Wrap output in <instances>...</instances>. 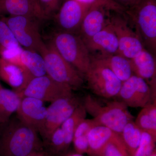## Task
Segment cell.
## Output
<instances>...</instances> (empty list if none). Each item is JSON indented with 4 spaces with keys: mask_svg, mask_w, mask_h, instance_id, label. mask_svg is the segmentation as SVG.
<instances>
[{
    "mask_svg": "<svg viewBox=\"0 0 156 156\" xmlns=\"http://www.w3.org/2000/svg\"><path fill=\"white\" fill-rule=\"evenodd\" d=\"M0 138V156H24L44 150L36 129L17 116L6 123Z\"/></svg>",
    "mask_w": 156,
    "mask_h": 156,
    "instance_id": "obj_1",
    "label": "cell"
},
{
    "mask_svg": "<svg viewBox=\"0 0 156 156\" xmlns=\"http://www.w3.org/2000/svg\"><path fill=\"white\" fill-rule=\"evenodd\" d=\"M83 104L87 113L92 116L98 125L108 127L119 135L126 124L134 118L128 107L119 100L108 101L102 104L92 95H88Z\"/></svg>",
    "mask_w": 156,
    "mask_h": 156,
    "instance_id": "obj_2",
    "label": "cell"
},
{
    "mask_svg": "<svg viewBox=\"0 0 156 156\" xmlns=\"http://www.w3.org/2000/svg\"><path fill=\"white\" fill-rule=\"evenodd\" d=\"M139 36L144 48L156 51V0H141L124 13Z\"/></svg>",
    "mask_w": 156,
    "mask_h": 156,
    "instance_id": "obj_3",
    "label": "cell"
},
{
    "mask_svg": "<svg viewBox=\"0 0 156 156\" xmlns=\"http://www.w3.org/2000/svg\"><path fill=\"white\" fill-rule=\"evenodd\" d=\"M52 44L63 58L84 76L90 67L91 55L78 34L59 31L54 34Z\"/></svg>",
    "mask_w": 156,
    "mask_h": 156,
    "instance_id": "obj_4",
    "label": "cell"
},
{
    "mask_svg": "<svg viewBox=\"0 0 156 156\" xmlns=\"http://www.w3.org/2000/svg\"><path fill=\"white\" fill-rule=\"evenodd\" d=\"M41 54L44 60L47 75L73 90L83 87L84 76L61 56L52 42L46 44Z\"/></svg>",
    "mask_w": 156,
    "mask_h": 156,
    "instance_id": "obj_5",
    "label": "cell"
},
{
    "mask_svg": "<svg viewBox=\"0 0 156 156\" xmlns=\"http://www.w3.org/2000/svg\"><path fill=\"white\" fill-rule=\"evenodd\" d=\"M2 17L21 47L41 54L46 45L40 34L39 20H41L27 16Z\"/></svg>",
    "mask_w": 156,
    "mask_h": 156,
    "instance_id": "obj_6",
    "label": "cell"
},
{
    "mask_svg": "<svg viewBox=\"0 0 156 156\" xmlns=\"http://www.w3.org/2000/svg\"><path fill=\"white\" fill-rule=\"evenodd\" d=\"M84 76L88 87L95 95L108 99L118 96L122 82L92 56L90 67Z\"/></svg>",
    "mask_w": 156,
    "mask_h": 156,
    "instance_id": "obj_7",
    "label": "cell"
},
{
    "mask_svg": "<svg viewBox=\"0 0 156 156\" xmlns=\"http://www.w3.org/2000/svg\"><path fill=\"white\" fill-rule=\"evenodd\" d=\"M110 22L118 39L116 54L131 59L144 48L141 40L124 13L111 16Z\"/></svg>",
    "mask_w": 156,
    "mask_h": 156,
    "instance_id": "obj_8",
    "label": "cell"
},
{
    "mask_svg": "<svg viewBox=\"0 0 156 156\" xmlns=\"http://www.w3.org/2000/svg\"><path fill=\"white\" fill-rule=\"evenodd\" d=\"M18 93L21 97H32L51 103L73 94L70 87L56 82L47 75L32 79L25 89Z\"/></svg>",
    "mask_w": 156,
    "mask_h": 156,
    "instance_id": "obj_9",
    "label": "cell"
},
{
    "mask_svg": "<svg viewBox=\"0 0 156 156\" xmlns=\"http://www.w3.org/2000/svg\"><path fill=\"white\" fill-rule=\"evenodd\" d=\"M82 102L80 98L73 94L52 102L47 108L44 122L39 132L42 137L48 141L53 132L61 127Z\"/></svg>",
    "mask_w": 156,
    "mask_h": 156,
    "instance_id": "obj_10",
    "label": "cell"
},
{
    "mask_svg": "<svg viewBox=\"0 0 156 156\" xmlns=\"http://www.w3.org/2000/svg\"><path fill=\"white\" fill-rule=\"evenodd\" d=\"M128 107L143 108L153 99L156 101L149 84L142 78L133 75L123 82L118 96Z\"/></svg>",
    "mask_w": 156,
    "mask_h": 156,
    "instance_id": "obj_11",
    "label": "cell"
},
{
    "mask_svg": "<svg viewBox=\"0 0 156 156\" xmlns=\"http://www.w3.org/2000/svg\"><path fill=\"white\" fill-rule=\"evenodd\" d=\"M91 5L75 0H66L55 15L60 31L79 34L83 20Z\"/></svg>",
    "mask_w": 156,
    "mask_h": 156,
    "instance_id": "obj_12",
    "label": "cell"
},
{
    "mask_svg": "<svg viewBox=\"0 0 156 156\" xmlns=\"http://www.w3.org/2000/svg\"><path fill=\"white\" fill-rule=\"evenodd\" d=\"M16 113L18 119L39 132L44 122L47 108L42 101L32 97H22Z\"/></svg>",
    "mask_w": 156,
    "mask_h": 156,
    "instance_id": "obj_13",
    "label": "cell"
},
{
    "mask_svg": "<svg viewBox=\"0 0 156 156\" xmlns=\"http://www.w3.org/2000/svg\"><path fill=\"white\" fill-rule=\"evenodd\" d=\"M90 54L108 55L118 52V39L111 22L103 29L89 38L83 40Z\"/></svg>",
    "mask_w": 156,
    "mask_h": 156,
    "instance_id": "obj_14",
    "label": "cell"
},
{
    "mask_svg": "<svg viewBox=\"0 0 156 156\" xmlns=\"http://www.w3.org/2000/svg\"><path fill=\"white\" fill-rule=\"evenodd\" d=\"M109 9L99 5L91 6L83 20L79 35L83 40L97 34L110 22Z\"/></svg>",
    "mask_w": 156,
    "mask_h": 156,
    "instance_id": "obj_15",
    "label": "cell"
},
{
    "mask_svg": "<svg viewBox=\"0 0 156 156\" xmlns=\"http://www.w3.org/2000/svg\"><path fill=\"white\" fill-rule=\"evenodd\" d=\"M129 60L134 75L146 81L156 95V62L154 54L144 48L137 56Z\"/></svg>",
    "mask_w": 156,
    "mask_h": 156,
    "instance_id": "obj_16",
    "label": "cell"
},
{
    "mask_svg": "<svg viewBox=\"0 0 156 156\" xmlns=\"http://www.w3.org/2000/svg\"><path fill=\"white\" fill-rule=\"evenodd\" d=\"M0 78L17 92L23 91L33 79L20 63L2 58H0Z\"/></svg>",
    "mask_w": 156,
    "mask_h": 156,
    "instance_id": "obj_17",
    "label": "cell"
},
{
    "mask_svg": "<svg viewBox=\"0 0 156 156\" xmlns=\"http://www.w3.org/2000/svg\"><path fill=\"white\" fill-rule=\"evenodd\" d=\"M17 16L45 19L36 0H0V17Z\"/></svg>",
    "mask_w": 156,
    "mask_h": 156,
    "instance_id": "obj_18",
    "label": "cell"
},
{
    "mask_svg": "<svg viewBox=\"0 0 156 156\" xmlns=\"http://www.w3.org/2000/svg\"><path fill=\"white\" fill-rule=\"evenodd\" d=\"M22 49L9 26L0 17V58L20 63V56Z\"/></svg>",
    "mask_w": 156,
    "mask_h": 156,
    "instance_id": "obj_19",
    "label": "cell"
},
{
    "mask_svg": "<svg viewBox=\"0 0 156 156\" xmlns=\"http://www.w3.org/2000/svg\"><path fill=\"white\" fill-rule=\"evenodd\" d=\"M98 62L111 70L122 82L133 75L130 60L119 54L92 56Z\"/></svg>",
    "mask_w": 156,
    "mask_h": 156,
    "instance_id": "obj_20",
    "label": "cell"
},
{
    "mask_svg": "<svg viewBox=\"0 0 156 156\" xmlns=\"http://www.w3.org/2000/svg\"><path fill=\"white\" fill-rule=\"evenodd\" d=\"M117 134L105 126L98 125L92 128L87 134L89 142L88 154L99 156L107 144Z\"/></svg>",
    "mask_w": 156,
    "mask_h": 156,
    "instance_id": "obj_21",
    "label": "cell"
},
{
    "mask_svg": "<svg viewBox=\"0 0 156 156\" xmlns=\"http://www.w3.org/2000/svg\"><path fill=\"white\" fill-rule=\"evenodd\" d=\"M21 97L18 92L0 86V123L5 124L16 112Z\"/></svg>",
    "mask_w": 156,
    "mask_h": 156,
    "instance_id": "obj_22",
    "label": "cell"
},
{
    "mask_svg": "<svg viewBox=\"0 0 156 156\" xmlns=\"http://www.w3.org/2000/svg\"><path fill=\"white\" fill-rule=\"evenodd\" d=\"M20 62L33 78L47 75L44 60L38 52L23 48Z\"/></svg>",
    "mask_w": 156,
    "mask_h": 156,
    "instance_id": "obj_23",
    "label": "cell"
},
{
    "mask_svg": "<svg viewBox=\"0 0 156 156\" xmlns=\"http://www.w3.org/2000/svg\"><path fill=\"white\" fill-rule=\"evenodd\" d=\"M156 101L142 108L135 122L143 131L147 132L156 137Z\"/></svg>",
    "mask_w": 156,
    "mask_h": 156,
    "instance_id": "obj_24",
    "label": "cell"
},
{
    "mask_svg": "<svg viewBox=\"0 0 156 156\" xmlns=\"http://www.w3.org/2000/svg\"><path fill=\"white\" fill-rule=\"evenodd\" d=\"M87 115V112L82 102L62 125L61 128L64 134L66 150L73 142L76 128L81 122L86 119Z\"/></svg>",
    "mask_w": 156,
    "mask_h": 156,
    "instance_id": "obj_25",
    "label": "cell"
},
{
    "mask_svg": "<svg viewBox=\"0 0 156 156\" xmlns=\"http://www.w3.org/2000/svg\"><path fill=\"white\" fill-rule=\"evenodd\" d=\"M142 133L133 120L128 122L123 128L120 135L129 156H134L139 145Z\"/></svg>",
    "mask_w": 156,
    "mask_h": 156,
    "instance_id": "obj_26",
    "label": "cell"
},
{
    "mask_svg": "<svg viewBox=\"0 0 156 156\" xmlns=\"http://www.w3.org/2000/svg\"><path fill=\"white\" fill-rule=\"evenodd\" d=\"M99 156H130L119 134H117L103 148Z\"/></svg>",
    "mask_w": 156,
    "mask_h": 156,
    "instance_id": "obj_27",
    "label": "cell"
},
{
    "mask_svg": "<svg viewBox=\"0 0 156 156\" xmlns=\"http://www.w3.org/2000/svg\"><path fill=\"white\" fill-rule=\"evenodd\" d=\"M156 137L145 131H143L138 147L134 156H150L156 151Z\"/></svg>",
    "mask_w": 156,
    "mask_h": 156,
    "instance_id": "obj_28",
    "label": "cell"
},
{
    "mask_svg": "<svg viewBox=\"0 0 156 156\" xmlns=\"http://www.w3.org/2000/svg\"><path fill=\"white\" fill-rule=\"evenodd\" d=\"M48 141L50 152L53 155L62 153L66 151L64 134L61 127L53 132Z\"/></svg>",
    "mask_w": 156,
    "mask_h": 156,
    "instance_id": "obj_29",
    "label": "cell"
},
{
    "mask_svg": "<svg viewBox=\"0 0 156 156\" xmlns=\"http://www.w3.org/2000/svg\"><path fill=\"white\" fill-rule=\"evenodd\" d=\"M45 19L58 11L61 6V0H36Z\"/></svg>",
    "mask_w": 156,
    "mask_h": 156,
    "instance_id": "obj_30",
    "label": "cell"
},
{
    "mask_svg": "<svg viewBox=\"0 0 156 156\" xmlns=\"http://www.w3.org/2000/svg\"><path fill=\"white\" fill-rule=\"evenodd\" d=\"M79 2L87 5H99L106 7L110 11L116 13H123L126 9L119 5L112 0H75Z\"/></svg>",
    "mask_w": 156,
    "mask_h": 156,
    "instance_id": "obj_31",
    "label": "cell"
},
{
    "mask_svg": "<svg viewBox=\"0 0 156 156\" xmlns=\"http://www.w3.org/2000/svg\"><path fill=\"white\" fill-rule=\"evenodd\" d=\"M97 126H98V124L94 119H85L81 122L76 128L73 139L76 138L78 136L88 134V132L91 129Z\"/></svg>",
    "mask_w": 156,
    "mask_h": 156,
    "instance_id": "obj_32",
    "label": "cell"
},
{
    "mask_svg": "<svg viewBox=\"0 0 156 156\" xmlns=\"http://www.w3.org/2000/svg\"><path fill=\"white\" fill-rule=\"evenodd\" d=\"M87 134L78 136L73 139V142L76 153L80 154H88L89 151V142Z\"/></svg>",
    "mask_w": 156,
    "mask_h": 156,
    "instance_id": "obj_33",
    "label": "cell"
},
{
    "mask_svg": "<svg viewBox=\"0 0 156 156\" xmlns=\"http://www.w3.org/2000/svg\"><path fill=\"white\" fill-rule=\"evenodd\" d=\"M125 9H130L137 5L141 0H112Z\"/></svg>",
    "mask_w": 156,
    "mask_h": 156,
    "instance_id": "obj_34",
    "label": "cell"
},
{
    "mask_svg": "<svg viewBox=\"0 0 156 156\" xmlns=\"http://www.w3.org/2000/svg\"><path fill=\"white\" fill-rule=\"evenodd\" d=\"M48 152L45 151L44 150H43L37 151L31 153L27 155L24 156H48Z\"/></svg>",
    "mask_w": 156,
    "mask_h": 156,
    "instance_id": "obj_35",
    "label": "cell"
},
{
    "mask_svg": "<svg viewBox=\"0 0 156 156\" xmlns=\"http://www.w3.org/2000/svg\"><path fill=\"white\" fill-rule=\"evenodd\" d=\"M66 156H83V155L80 154H77L76 153L75 154H70Z\"/></svg>",
    "mask_w": 156,
    "mask_h": 156,
    "instance_id": "obj_36",
    "label": "cell"
},
{
    "mask_svg": "<svg viewBox=\"0 0 156 156\" xmlns=\"http://www.w3.org/2000/svg\"><path fill=\"white\" fill-rule=\"evenodd\" d=\"M156 156V151H155L153 154H152L151 156Z\"/></svg>",
    "mask_w": 156,
    "mask_h": 156,
    "instance_id": "obj_37",
    "label": "cell"
},
{
    "mask_svg": "<svg viewBox=\"0 0 156 156\" xmlns=\"http://www.w3.org/2000/svg\"></svg>",
    "mask_w": 156,
    "mask_h": 156,
    "instance_id": "obj_38",
    "label": "cell"
},
{
    "mask_svg": "<svg viewBox=\"0 0 156 156\" xmlns=\"http://www.w3.org/2000/svg\"><path fill=\"white\" fill-rule=\"evenodd\" d=\"M0 86H1V84H0Z\"/></svg>",
    "mask_w": 156,
    "mask_h": 156,
    "instance_id": "obj_39",
    "label": "cell"
}]
</instances>
